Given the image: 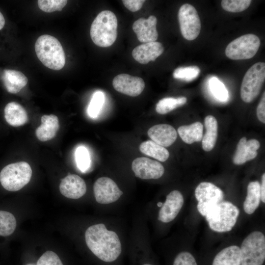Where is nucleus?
I'll list each match as a JSON object with an SVG mask.
<instances>
[{
    "label": "nucleus",
    "mask_w": 265,
    "mask_h": 265,
    "mask_svg": "<svg viewBox=\"0 0 265 265\" xmlns=\"http://www.w3.org/2000/svg\"><path fill=\"white\" fill-rule=\"evenodd\" d=\"M85 240L91 251L104 262H113L121 253V243L117 234L108 230L103 223L89 226L85 233Z\"/></svg>",
    "instance_id": "obj_1"
},
{
    "label": "nucleus",
    "mask_w": 265,
    "mask_h": 265,
    "mask_svg": "<svg viewBox=\"0 0 265 265\" xmlns=\"http://www.w3.org/2000/svg\"><path fill=\"white\" fill-rule=\"evenodd\" d=\"M34 47L38 58L47 68L59 70L65 65V53L55 37L42 35L36 40Z\"/></svg>",
    "instance_id": "obj_2"
},
{
    "label": "nucleus",
    "mask_w": 265,
    "mask_h": 265,
    "mask_svg": "<svg viewBox=\"0 0 265 265\" xmlns=\"http://www.w3.org/2000/svg\"><path fill=\"white\" fill-rule=\"evenodd\" d=\"M117 19L111 11H101L93 21L90 36L93 43L101 47H108L115 41L117 35Z\"/></svg>",
    "instance_id": "obj_3"
},
{
    "label": "nucleus",
    "mask_w": 265,
    "mask_h": 265,
    "mask_svg": "<svg viewBox=\"0 0 265 265\" xmlns=\"http://www.w3.org/2000/svg\"><path fill=\"white\" fill-rule=\"evenodd\" d=\"M239 213V209L233 203L222 201L211 208L205 217L212 230L222 233L232 229Z\"/></svg>",
    "instance_id": "obj_4"
},
{
    "label": "nucleus",
    "mask_w": 265,
    "mask_h": 265,
    "mask_svg": "<svg viewBox=\"0 0 265 265\" xmlns=\"http://www.w3.org/2000/svg\"><path fill=\"white\" fill-rule=\"evenodd\" d=\"M32 169L25 161L12 163L5 166L0 172V182L3 187L10 191L22 189L30 180Z\"/></svg>",
    "instance_id": "obj_5"
},
{
    "label": "nucleus",
    "mask_w": 265,
    "mask_h": 265,
    "mask_svg": "<svg viewBox=\"0 0 265 265\" xmlns=\"http://www.w3.org/2000/svg\"><path fill=\"white\" fill-rule=\"evenodd\" d=\"M240 265H262L265 260V237L254 231L243 240L240 248Z\"/></svg>",
    "instance_id": "obj_6"
},
{
    "label": "nucleus",
    "mask_w": 265,
    "mask_h": 265,
    "mask_svg": "<svg viewBox=\"0 0 265 265\" xmlns=\"http://www.w3.org/2000/svg\"><path fill=\"white\" fill-rule=\"evenodd\" d=\"M265 79V63L257 62L245 73L240 87V97L245 103L252 102L259 94Z\"/></svg>",
    "instance_id": "obj_7"
},
{
    "label": "nucleus",
    "mask_w": 265,
    "mask_h": 265,
    "mask_svg": "<svg viewBox=\"0 0 265 265\" xmlns=\"http://www.w3.org/2000/svg\"><path fill=\"white\" fill-rule=\"evenodd\" d=\"M260 46V40L257 36L246 34L231 42L225 49V54L233 60L250 59L256 54Z\"/></svg>",
    "instance_id": "obj_8"
},
{
    "label": "nucleus",
    "mask_w": 265,
    "mask_h": 265,
    "mask_svg": "<svg viewBox=\"0 0 265 265\" xmlns=\"http://www.w3.org/2000/svg\"><path fill=\"white\" fill-rule=\"evenodd\" d=\"M195 196L198 201L197 208L199 213L205 216L213 206L222 201V190L210 182L200 183L195 190Z\"/></svg>",
    "instance_id": "obj_9"
},
{
    "label": "nucleus",
    "mask_w": 265,
    "mask_h": 265,
    "mask_svg": "<svg viewBox=\"0 0 265 265\" xmlns=\"http://www.w3.org/2000/svg\"><path fill=\"white\" fill-rule=\"evenodd\" d=\"M178 20L181 33L187 40H193L199 35L201 22L195 7L188 3L182 5L178 12Z\"/></svg>",
    "instance_id": "obj_10"
},
{
    "label": "nucleus",
    "mask_w": 265,
    "mask_h": 265,
    "mask_svg": "<svg viewBox=\"0 0 265 265\" xmlns=\"http://www.w3.org/2000/svg\"><path fill=\"white\" fill-rule=\"evenodd\" d=\"M93 191L96 201L102 204L113 203L123 193L115 182L106 177H100L96 180Z\"/></svg>",
    "instance_id": "obj_11"
},
{
    "label": "nucleus",
    "mask_w": 265,
    "mask_h": 265,
    "mask_svg": "<svg viewBox=\"0 0 265 265\" xmlns=\"http://www.w3.org/2000/svg\"><path fill=\"white\" fill-rule=\"evenodd\" d=\"M132 168L135 176L142 179H157L164 172V168L160 162L146 157L134 159Z\"/></svg>",
    "instance_id": "obj_12"
},
{
    "label": "nucleus",
    "mask_w": 265,
    "mask_h": 265,
    "mask_svg": "<svg viewBox=\"0 0 265 265\" xmlns=\"http://www.w3.org/2000/svg\"><path fill=\"white\" fill-rule=\"evenodd\" d=\"M112 85L118 92L132 97L139 95L145 87V82L142 78L127 74H121L115 77Z\"/></svg>",
    "instance_id": "obj_13"
},
{
    "label": "nucleus",
    "mask_w": 265,
    "mask_h": 265,
    "mask_svg": "<svg viewBox=\"0 0 265 265\" xmlns=\"http://www.w3.org/2000/svg\"><path fill=\"white\" fill-rule=\"evenodd\" d=\"M184 202L183 196L179 191L175 190L170 192L159 210V220L163 223L173 220L180 212Z\"/></svg>",
    "instance_id": "obj_14"
},
{
    "label": "nucleus",
    "mask_w": 265,
    "mask_h": 265,
    "mask_svg": "<svg viewBox=\"0 0 265 265\" xmlns=\"http://www.w3.org/2000/svg\"><path fill=\"white\" fill-rule=\"evenodd\" d=\"M157 24V18L153 15L147 19L140 18L133 24L132 30L140 42L144 43L155 42L158 38Z\"/></svg>",
    "instance_id": "obj_15"
},
{
    "label": "nucleus",
    "mask_w": 265,
    "mask_h": 265,
    "mask_svg": "<svg viewBox=\"0 0 265 265\" xmlns=\"http://www.w3.org/2000/svg\"><path fill=\"white\" fill-rule=\"evenodd\" d=\"M59 190L65 197L77 199L85 194L86 185L83 179L79 176L69 174L62 179L59 185Z\"/></svg>",
    "instance_id": "obj_16"
},
{
    "label": "nucleus",
    "mask_w": 265,
    "mask_h": 265,
    "mask_svg": "<svg viewBox=\"0 0 265 265\" xmlns=\"http://www.w3.org/2000/svg\"><path fill=\"white\" fill-rule=\"evenodd\" d=\"M164 51L162 44L159 42L145 43L136 47L132 52L133 58L138 62L145 64L154 61Z\"/></svg>",
    "instance_id": "obj_17"
},
{
    "label": "nucleus",
    "mask_w": 265,
    "mask_h": 265,
    "mask_svg": "<svg viewBox=\"0 0 265 265\" xmlns=\"http://www.w3.org/2000/svg\"><path fill=\"white\" fill-rule=\"evenodd\" d=\"M260 146V142L256 139L247 141L245 137L241 138L238 142L233 157V162L236 165H241L254 159L257 155V150Z\"/></svg>",
    "instance_id": "obj_18"
},
{
    "label": "nucleus",
    "mask_w": 265,
    "mask_h": 265,
    "mask_svg": "<svg viewBox=\"0 0 265 265\" xmlns=\"http://www.w3.org/2000/svg\"><path fill=\"white\" fill-rule=\"evenodd\" d=\"M147 133L153 141L164 147L172 145L177 137L176 130L166 124L153 126L148 130Z\"/></svg>",
    "instance_id": "obj_19"
},
{
    "label": "nucleus",
    "mask_w": 265,
    "mask_h": 265,
    "mask_svg": "<svg viewBox=\"0 0 265 265\" xmlns=\"http://www.w3.org/2000/svg\"><path fill=\"white\" fill-rule=\"evenodd\" d=\"M41 124L36 129L35 134L41 141H47L53 138L59 128V120L54 114L44 115L41 118Z\"/></svg>",
    "instance_id": "obj_20"
},
{
    "label": "nucleus",
    "mask_w": 265,
    "mask_h": 265,
    "mask_svg": "<svg viewBox=\"0 0 265 265\" xmlns=\"http://www.w3.org/2000/svg\"><path fill=\"white\" fill-rule=\"evenodd\" d=\"M4 118L7 123L13 127L25 125L28 120L25 108L19 103L11 102L8 103L4 110Z\"/></svg>",
    "instance_id": "obj_21"
},
{
    "label": "nucleus",
    "mask_w": 265,
    "mask_h": 265,
    "mask_svg": "<svg viewBox=\"0 0 265 265\" xmlns=\"http://www.w3.org/2000/svg\"><path fill=\"white\" fill-rule=\"evenodd\" d=\"M2 80L7 91L12 94L19 92L28 81L27 78L23 73L11 69L3 71Z\"/></svg>",
    "instance_id": "obj_22"
},
{
    "label": "nucleus",
    "mask_w": 265,
    "mask_h": 265,
    "mask_svg": "<svg viewBox=\"0 0 265 265\" xmlns=\"http://www.w3.org/2000/svg\"><path fill=\"white\" fill-rule=\"evenodd\" d=\"M212 265H240V248L232 245L224 248L215 256Z\"/></svg>",
    "instance_id": "obj_23"
},
{
    "label": "nucleus",
    "mask_w": 265,
    "mask_h": 265,
    "mask_svg": "<svg viewBox=\"0 0 265 265\" xmlns=\"http://www.w3.org/2000/svg\"><path fill=\"white\" fill-rule=\"evenodd\" d=\"M206 132L202 137V148L205 151H210L214 147L217 136V122L212 115L205 118Z\"/></svg>",
    "instance_id": "obj_24"
},
{
    "label": "nucleus",
    "mask_w": 265,
    "mask_h": 265,
    "mask_svg": "<svg viewBox=\"0 0 265 265\" xmlns=\"http://www.w3.org/2000/svg\"><path fill=\"white\" fill-rule=\"evenodd\" d=\"M260 185L258 181L251 182L248 185L247 195L243 203V209L248 214H252L260 205Z\"/></svg>",
    "instance_id": "obj_25"
},
{
    "label": "nucleus",
    "mask_w": 265,
    "mask_h": 265,
    "mask_svg": "<svg viewBox=\"0 0 265 265\" xmlns=\"http://www.w3.org/2000/svg\"><path fill=\"white\" fill-rule=\"evenodd\" d=\"M178 132L185 143L191 144L199 142L203 136V125L199 122H196L187 126H182L178 129Z\"/></svg>",
    "instance_id": "obj_26"
},
{
    "label": "nucleus",
    "mask_w": 265,
    "mask_h": 265,
    "mask_svg": "<svg viewBox=\"0 0 265 265\" xmlns=\"http://www.w3.org/2000/svg\"><path fill=\"white\" fill-rule=\"evenodd\" d=\"M140 151L144 154L162 162L166 161L169 157L168 151L152 140H147L139 146Z\"/></svg>",
    "instance_id": "obj_27"
},
{
    "label": "nucleus",
    "mask_w": 265,
    "mask_h": 265,
    "mask_svg": "<svg viewBox=\"0 0 265 265\" xmlns=\"http://www.w3.org/2000/svg\"><path fill=\"white\" fill-rule=\"evenodd\" d=\"M186 101L187 99L185 97L177 98H164L160 100L157 104L156 110L159 114H164L185 105Z\"/></svg>",
    "instance_id": "obj_28"
},
{
    "label": "nucleus",
    "mask_w": 265,
    "mask_h": 265,
    "mask_svg": "<svg viewBox=\"0 0 265 265\" xmlns=\"http://www.w3.org/2000/svg\"><path fill=\"white\" fill-rule=\"evenodd\" d=\"M16 220L14 215L6 211H0V236L11 235L16 227Z\"/></svg>",
    "instance_id": "obj_29"
},
{
    "label": "nucleus",
    "mask_w": 265,
    "mask_h": 265,
    "mask_svg": "<svg viewBox=\"0 0 265 265\" xmlns=\"http://www.w3.org/2000/svg\"><path fill=\"white\" fill-rule=\"evenodd\" d=\"M209 86L212 95L218 101L225 102L228 100V90L223 83L216 77H212L209 80Z\"/></svg>",
    "instance_id": "obj_30"
},
{
    "label": "nucleus",
    "mask_w": 265,
    "mask_h": 265,
    "mask_svg": "<svg viewBox=\"0 0 265 265\" xmlns=\"http://www.w3.org/2000/svg\"><path fill=\"white\" fill-rule=\"evenodd\" d=\"M200 73V68L196 66H190L176 68L173 76L176 79L190 81L195 79Z\"/></svg>",
    "instance_id": "obj_31"
},
{
    "label": "nucleus",
    "mask_w": 265,
    "mask_h": 265,
    "mask_svg": "<svg viewBox=\"0 0 265 265\" xmlns=\"http://www.w3.org/2000/svg\"><path fill=\"white\" fill-rule=\"evenodd\" d=\"M104 93L100 91L95 92L92 96L87 108V113L91 118H96L99 114L105 102Z\"/></svg>",
    "instance_id": "obj_32"
},
{
    "label": "nucleus",
    "mask_w": 265,
    "mask_h": 265,
    "mask_svg": "<svg viewBox=\"0 0 265 265\" xmlns=\"http://www.w3.org/2000/svg\"><path fill=\"white\" fill-rule=\"evenodd\" d=\"M75 159L77 167L82 172H86L90 166L91 160L87 149L83 146L78 147L75 151Z\"/></svg>",
    "instance_id": "obj_33"
},
{
    "label": "nucleus",
    "mask_w": 265,
    "mask_h": 265,
    "mask_svg": "<svg viewBox=\"0 0 265 265\" xmlns=\"http://www.w3.org/2000/svg\"><path fill=\"white\" fill-rule=\"evenodd\" d=\"M251 0H222L221 2L224 10L231 12H240L250 5Z\"/></svg>",
    "instance_id": "obj_34"
},
{
    "label": "nucleus",
    "mask_w": 265,
    "mask_h": 265,
    "mask_svg": "<svg viewBox=\"0 0 265 265\" xmlns=\"http://www.w3.org/2000/svg\"><path fill=\"white\" fill-rule=\"evenodd\" d=\"M66 0H38L37 4L39 8L47 13L61 11L67 3Z\"/></svg>",
    "instance_id": "obj_35"
},
{
    "label": "nucleus",
    "mask_w": 265,
    "mask_h": 265,
    "mask_svg": "<svg viewBox=\"0 0 265 265\" xmlns=\"http://www.w3.org/2000/svg\"><path fill=\"white\" fill-rule=\"evenodd\" d=\"M37 265H63L58 256L54 252L47 251L38 259Z\"/></svg>",
    "instance_id": "obj_36"
},
{
    "label": "nucleus",
    "mask_w": 265,
    "mask_h": 265,
    "mask_svg": "<svg viewBox=\"0 0 265 265\" xmlns=\"http://www.w3.org/2000/svg\"><path fill=\"white\" fill-rule=\"evenodd\" d=\"M173 265H197L194 257L188 252H182L176 257Z\"/></svg>",
    "instance_id": "obj_37"
},
{
    "label": "nucleus",
    "mask_w": 265,
    "mask_h": 265,
    "mask_svg": "<svg viewBox=\"0 0 265 265\" xmlns=\"http://www.w3.org/2000/svg\"><path fill=\"white\" fill-rule=\"evenodd\" d=\"M145 0H123V3L130 11L135 12L139 10L142 6Z\"/></svg>",
    "instance_id": "obj_38"
},
{
    "label": "nucleus",
    "mask_w": 265,
    "mask_h": 265,
    "mask_svg": "<svg viewBox=\"0 0 265 265\" xmlns=\"http://www.w3.org/2000/svg\"><path fill=\"white\" fill-rule=\"evenodd\" d=\"M257 115L258 119L265 123V92H264L260 103L257 108Z\"/></svg>",
    "instance_id": "obj_39"
},
{
    "label": "nucleus",
    "mask_w": 265,
    "mask_h": 265,
    "mask_svg": "<svg viewBox=\"0 0 265 265\" xmlns=\"http://www.w3.org/2000/svg\"><path fill=\"white\" fill-rule=\"evenodd\" d=\"M261 200L263 203L265 202V174L262 177V184L260 185Z\"/></svg>",
    "instance_id": "obj_40"
},
{
    "label": "nucleus",
    "mask_w": 265,
    "mask_h": 265,
    "mask_svg": "<svg viewBox=\"0 0 265 265\" xmlns=\"http://www.w3.org/2000/svg\"><path fill=\"white\" fill-rule=\"evenodd\" d=\"M5 25V19L4 18L2 14V13L0 12V30Z\"/></svg>",
    "instance_id": "obj_41"
},
{
    "label": "nucleus",
    "mask_w": 265,
    "mask_h": 265,
    "mask_svg": "<svg viewBox=\"0 0 265 265\" xmlns=\"http://www.w3.org/2000/svg\"><path fill=\"white\" fill-rule=\"evenodd\" d=\"M152 265L146 264H144V265Z\"/></svg>",
    "instance_id": "obj_42"
},
{
    "label": "nucleus",
    "mask_w": 265,
    "mask_h": 265,
    "mask_svg": "<svg viewBox=\"0 0 265 265\" xmlns=\"http://www.w3.org/2000/svg\"><path fill=\"white\" fill-rule=\"evenodd\" d=\"M27 265H32V264H28Z\"/></svg>",
    "instance_id": "obj_43"
}]
</instances>
